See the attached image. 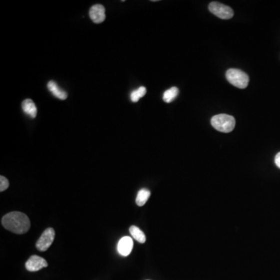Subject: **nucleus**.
<instances>
[{
	"label": "nucleus",
	"instance_id": "6e6552de",
	"mask_svg": "<svg viewBox=\"0 0 280 280\" xmlns=\"http://www.w3.org/2000/svg\"><path fill=\"white\" fill-rule=\"evenodd\" d=\"M133 249V241L130 237H123L118 244V252L121 256H128Z\"/></svg>",
	"mask_w": 280,
	"mask_h": 280
},
{
	"label": "nucleus",
	"instance_id": "423d86ee",
	"mask_svg": "<svg viewBox=\"0 0 280 280\" xmlns=\"http://www.w3.org/2000/svg\"><path fill=\"white\" fill-rule=\"evenodd\" d=\"M25 266L26 270H28L29 272H37L41 269L48 267V263L46 262L45 259L40 256H32L26 261Z\"/></svg>",
	"mask_w": 280,
	"mask_h": 280
},
{
	"label": "nucleus",
	"instance_id": "f8f14e48",
	"mask_svg": "<svg viewBox=\"0 0 280 280\" xmlns=\"http://www.w3.org/2000/svg\"><path fill=\"white\" fill-rule=\"evenodd\" d=\"M150 195H151V193H150L148 189H143L141 190H139L136 199V203L137 206H144L146 202L148 201Z\"/></svg>",
	"mask_w": 280,
	"mask_h": 280
},
{
	"label": "nucleus",
	"instance_id": "f257e3e1",
	"mask_svg": "<svg viewBox=\"0 0 280 280\" xmlns=\"http://www.w3.org/2000/svg\"><path fill=\"white\" fill-rule=\"evenodd\" d=\"M4 228L16 235H24L28 232L30 222L28 217L20 212H11L5 214L2 219Z\"/></svg>",
	"mask_w": 280,
	"mask_h": 280
},
{
	"label": "nucleus",
	"instance_id": "dca6fc26",
	"mask_svg": "<svg viewBox=\"0 0 280 280\" xmlns=\"http://www.w3.org/2000/svg\"><path fill=\"white\" fill-rule=\"evenodd\" d=\"M275 163L276 165H277L279 168H280V152L277 153V156H276Z\"/></svg>",
	"mask_w": 280,
	"mask_h": 280
},
{
	"label": "nucleus",
	"instance_id": "2eb2a0df",
	"mask_svg": "<svg viewBox=\"0 0 280 280\" xmlns=\"http://www.w3.org/2000/svg\"><path fill=\"white\" fill-rule=\"evenodd\" d=\"M9 182L5 177H0V192H2L9 188Z\"/></svg>",
	"mask_w": 280,
	"mask_h": 280
},
{
	"label": "nucleus",
	"instance_id": "9d476101",
	"mask_svg": "<svg viewBox=\"0 0 280 280\" xmlns=\"http://www.w3.org/2000/svg\"><path fill=\"white\" fill-rule=\"evenodd\" d=\"M48 88L49 91L52 93L53 95L55 96L57 98L60 100H65L67 98V93L64 91L62 89L60 88L55 81H50L48 83Z\"/></svg>",
	"mask_w": 280,
	"mask_h": 280
},
{
	"label": "nucleus",
	"instance_id": "39448f33",
	"mask_svg": "<svg viewBox=\"0 0 280 280\" xmlns=\"http://www.w3.org/2000/svg\"><path fill=\"white\" fill-rule=\"evenodd\" d=\"M55 232L53 228H47L37 240L36 248L40 252H45L49 249L55 240Z\"/></svg>",
	"mask_w": 280,
	"mask_h": 280
},
{
	"label": "nucleus",
	"instance_id": "0eeeda50",
	"mask_svg": "<svg viewBox=\"0 0 280 280\" xmlns=\"http://www.w3.org/2000/svg\"><path fill=\"white\" fill-rule=\"evenodd\" d=\"M89 15L93 23H102L105 20V8L101 4L93 5L89 11Z\"/></svg>",
	"mask_w": 280,
	"mask_h": 280
},
{
	"label": "nucleus",
	"instance_id": "9b49d317",
	"mask_svg": "<svg viewBox=\"0 0 280 280\" xmlns=\"http://www.w3.org/2000/svg\"><path fill=\"white\" fill-rule=\"evenodd\" d=\"M129 232H130L132 238L136 240L139 243L143 244L146 242V238L144 233H143L141 230L139 229V228L136 227V226H132V227H130V228H129Z\"/></svg>",
	"mask_w": 280,
	"mask_h": 280
},
{
	"label": "nucleus",
	"instance_id": "20e7f679",
	"mask_svg": "<svg viewBox=\"0 0 280 280\" xmlns=\"http://www.w3.org/2000/svg\"><path fill=\"white\" fill-rule=\"evenodd\" d=\"M209 9L213 14L223 19H231L235 14L232 8L218 2H212L210 3Z\"/></svg>",
	"mask_w": 280,
	"mask_h": 280
},
{
	"label": "nucleus",
	"instance_id": "1a4fd4ad",
	"mask_svg": "<svg viewBox=\"0 0 280 280\" xmlns=\"http://www.w3.org/2000/svg\"><path fill=\"white\" fill-rule=\"evenodd\" d=\"M22 109H23V112L30 118H34L37 115V107L34 101L30 99H26L22 102Z\"/></svg>",
	"mask_w": 280,
	"mask_h": 280
},
{
	"label": "nucleus",
	"instance_id": "4468645a",
	"mask_svg": "<svg viewBox=\"0 0 280 280\" xmlns=\"http://www.w3.org/2000/svg\"><path fill=\"white\" fill-rule=\"evenodd\" d=\"M146 93V88L145 86H140L137 90H133L131 93L130 99L132 102H138L139 99L142 98Z\"/></svg>",
	"mask_w": 280,
	"mask_h": 280
},
{
	"label": "nucleus",
	"instance_id": "f03ea898",
	"mask_svg": "<svg viewBox=\"0 0 280 280\" xmlns=\"http://www.w3.org/2000/svg\"><path fill=\"white\" fill-rule=\"evenodd\" d=\"M211 125L216 130L224 133H228L235 129L236 121L231 115L220 114L212 118Z\"/></svg>",
	"mask_w": 280,
	"mask_h": 280
},
{
	"label": "nucleus",
	"instance_id": "ddd939ff",
	"mask_svg": "<svg viewBox=\"0 0 280 280\" xmlns=\"http://www.w3.org/2000/svg\"><path fill=\"white\" fill-rule=\"evenodd\" d=\"M178 93H179V90H178V87L173 86L171 88L168 89L164 92V95H163V100L166 103L172 102L178 97Z\"/></svg>",
	"mask_w": 280,
	"mask_h": 280
},
{
	"label": "nucleus",
	"instance_id": "7ed1b4c3",
	"mask_svg": "<svg viewBox=\"0 0 280 280\" xmlns=\"http://www.w3.org/2000/svg\"><path fill=\"white\" fill-rule=\"evenodd\" d=\"M226 77L231 84L236 86L238 88L245 89L249 86V75L240 69H228L226 73Z\"/></svg>",
	"mask_w": 280,
	"mask_h": 280
}]
</instances>
